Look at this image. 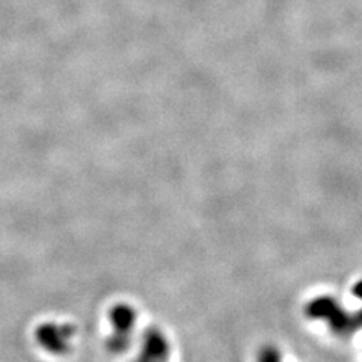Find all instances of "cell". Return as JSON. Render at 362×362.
I'll use <instances>...</instances> for the list:
<instances>
[{"instance_id":"cell-3","label":"cell","mask_w":362,"mask_h":362,"mask_svg":"<svg viewBox=\"0 0 362 362\" xmlns=\"http://www.w3.org/2000/svg\"><path fill=\"white\" fill-rule=\"evenodd\" d=\"M258 362H281V355L272 346H267V348L260 352Z\"/></svg>"},{"instance_id":"cell-2","label":"cell","mask_w":362,"mask_h":362,"mask_svg":"<svg viewBox=\"0 0 362 362\" xmlns=\"http://www.w3.org/2000/svg\"><path fill=\"white\" fill-rule=\"evenodd\" d=\"M171 348L159 329H148L144 335V348L136 362H169Z\"/></svg>"},{"instance_id":"cell-1","label":"cell","mask_w":362,"mask_h":362,"mask_svg":"<svg viewBox=\"0 0 362 362\" xmlns=\"http://www.w3.org/2000/svg\"><path fill=\"white\" fill-rule=\"evenodd\" d=\"M306 313L313 319L325 320L330 330L338 337L348 338L362 328V311L357 314L346 313L332 297H319L306 306Z\"/></svg>"}]
</instances>
